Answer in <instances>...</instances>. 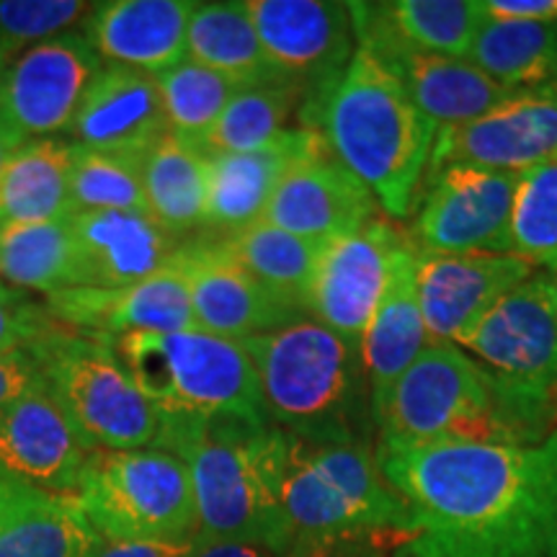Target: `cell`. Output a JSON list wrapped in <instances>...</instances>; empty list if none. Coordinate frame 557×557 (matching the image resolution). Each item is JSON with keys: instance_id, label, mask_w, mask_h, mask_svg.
<instances>
[{"instance_id": "cell-46", "label": "cell", "mask_w": 557, "mask_h": 557, "mask_svg": "<svg viewBox=\"0 0 557 557\" xmlns=\"http://www.w3.org/2000/svg\"><path fill=\"white\" fill-rule=\"evenodd\" d=\"M45 493H34L29 487H21V485H13L9 480L0 478V527L5 524V521H11L16 513L24 511V508H29L34 500H39Z\"/></svg>"}, {"instance_id": "cell-23", "label": "cell", "mask_w": 557, "mask_h": 557, "mask_svg": "<svg viewBox=\"0 0 557 557\" xmlns=\"http://www.w3.org/2000/svg\"><path fill=\"white\" fill-rule=\"evenodd\" d=\"M191 0H111L94 3L83 37L109 65L160 75L186 60Z\"/></svg>"}, {"instance_id": "cell-37", "label": "cell", "mask_w": 557, "mask_h": 557, "mask_svg": "<svg viewBox=\"0 0 557 557\" xmlns=\"http://www.w3.org/2000/svg\"><path fill=\"white\" fill-rule=\"evenodd\" d=\"M145 156L88 150L75 145L70 171L73 212H148L143 184Z\"/></svg>"}, {"instance_id": "cell-25", "label": "cell", "mask_w": 557, "mask_h": 557, "mask_svg": "<svg viewBox=\"0 0 557 557\" xmlns=\"http://www.w3.org/2000/svg\"><path fill=\"white\" fill-rule=\"evenodd\" d=\"M70 225L88 287H124L163 274L186 243L148 212H73Z\"/></svg>"}, {"instance_id": "cell-41", "label": "cell", "mask_w": 557, "mask_h": 557, "mask_svg": "<svg viewBox=\"0 0 557 557\" xmlns=\"http://www.w3.org/2000/svg\"><path fill=\"white\" fill-rule=\"evenodd\" d=\"M39 380V359L34 346L16 348L0 357V410Z\"/></svg>"}, {"instance_id": "cell-29", "label": "cell", "mask_w": 557, "mask_h": 557, "mask_svg": "<svg viewBox=\"0 0 557 557\" xmlns=\"http://www.w3.org/2000/svg\"><path fill=\"white\" fill-rule=\"evenodd\" d=\"M0 282L45 297L88 287L70 218L0 225Z\"/></svg>"}, {"instance_id": "cell-45", "label": "cell", "mask_w": 557, "mask_h": 557, "mask_svg": "<svg viewBox=\"0 0 557 557\" xmlns=\"http://www.w3.org/2000/svg\"><path fill=\"white\" fill-rule=\"evenodd\" d=\"M189 557H282L267 545L243 540H194V553Z\"/></svg>"}, {"instance_id": "cell-49", "label": "cell", "mask_w": 557, "mask_h": 557, "mask_svg": "<svg viewBox=\"0 0 557 557\" xmlns=\"http://www.w3.org/2000/svg\"><path fill=\"white\" fill-rule=\"evenodd\" d=\"M549 274H553V282H555V289H557V269L549 271ZM555 406H557V393H555Z\"/></svg>"}, {"instance_id": "cell-35", "label": "cell", "mask_w": 557, "mask_h": 557, "mask_svg": "<svg viewBox=\"0 0 557 557\" xmlns=\"http://www.w3.org/2000/svg\"><path fill=\"white\" fill-rule=\"evenodd\" d=\"M96 542L75 496H41L0 527V557H88Z\"/></svg>"}, {"instance_id": "cell-43", "label": "cell", "mask_w": 557, "mask_h": 557, "mask_svg": "<svg viewBox=\"0 0 557 557\" xmlns=\"http://www.w3.org/2000/svg\"><path fill=\"white\" fill-rule=\"evenodd\" d=\"M194 542H124L99 537L88 557H189Z\"/></svg>"}, {"instance_id": "cell-47", "label": "cell", "mask_w": 557, "mask_h": 557, "mask_svg": "<svg viewBox=\"0 0 557 557\" xmlns=\"http://www.w3.org/2000/svg\"><path fill=\"white\" fill-rule=\"evenodd\" d=\"M24 143H26L24 135H18L16 129L9 127V124L0 120V171L5 169V163L13 158V152H16Z\"/></svg>"}, {"instance_id": "cell-31", "label": "cell", "mask_w": 557, "mask_h": 557, "mask_svg": "<svg viewBox=\"0 0 557 557\" xmlns=\"http://www.w3.org/2000/svg\"><path fill=\"white\" fill-rule=\"evenodd\" d=\"M186 60L243 83H284L269 65L246 0L197 3L186 34Z\"/></svg>"}, {"instance_id": "cell-30", "label": "cell", "mask_w": 557, "mask_h": 557, "mask_svg": "<svg viewBox=\"0 0 557 557\" xmlns=\"http://www.w3.org/2000/svg\"><path fill=\"white\" fill-rule=\"evenodd\" d=\"M148 214L171 233L186 235L207 225L209 158L171 132L148 150L143 163Z\"/></svg>"}, {"instance_id": "cell-10", "label": "cell", "mask_w": 557, "mask_h": 557, "mask_svg": "<svg viewBox=\"0 0 557 557\" xmlns=\"http://www.w3.org/2000/svg\"><path fill=\"white\" fill-rule=\"evenodd\" d=\"M455 346L508 385L555 400L557 289L553 274L534 271L465 331Z\"/></svg>"}, {"instance_id": "cell-14", "label": "cell", "mask_w": 557, "mask_h": 557, "mask_svg": "<svg viewBox=\"0 0 557 557\" xmlns=\"http://www.w3.org/2000/svg\"><path fill=\"white\" fill-rule=\"evenodd\" d=\"M406 248V233L382 218L325 243L305 299L308 315L359 344Z\"/></svg>"}, {"instance_id": "cell-36", "label": "cell", "mask_w": 557, "mask_h": 557, "mask_svg": "<svg viewBox=\"0 0 557 557\" xmlns=\"http://www.w3.org/2000/svg\"><path fill=\"white\" fill-rule=\"evenodd\" d=\"M156 78L165 120H169V132L191 145H199L201 137L220 120L227 103L243 88H248L191 60L178 62L176 67L165 70Z\"/></svg>"}, {"instance_id": "cell-34", "label": "cell", "mask_w": 557, "mask_h": 557, "mask_svg": "<svg viewBox=\"0 0 557 557\" xmlns=\"http://www.w3.org/2000/svg\"><path fill=\"white\" fill-rule=\"evenodd\" d=\"M305 107L302 90L289 83H263L243 88L227 103L220 120L201 137L197 148L207 158L238 156L267 148L287 132V122Z\"/></svg>"}, {"instance_id": "cell-20", "label": "cell", "mask_w": 557, "mask_h": 557, "mask_svg": "<svg viewBox=\"0 0 557 557\" xmlns=\"http://www.w3.org/2000/svg\"><path fill=\"white\" fill-rule=\"evenodd\" d=\"M372 191L333 156L329 143L297 163L271 197L263 220L299 238L331 243L377 218Z\"/></svg>"}, {"instance_id": "cell-16", "label": "cell", "mask_w": 557, "mask_h": 557, "mask_svg": "<svg viewBox=\"0 0 557 557\" xmlns=\"http://www.w3.org/2000/svg\"><path fill=\"white\" fill-rule=\"evenodd\" d=\"M173 269L189 287L197 329L212 336L246 341L308 318L299 305L250 276L220 238H186Z\"/></svg>"}, {"instance_id": "cell-22", "label": "cell", "mask_w": 557, "mask_h": 557, "mask_svg": "<svg viewBox=\"0 0 557 557\" xmlns=\"http://www.w3.org/2000/svg\"><path fill=\"white\" fill-rule=\"evenodd\" d=\"M70 139L88 150L139 152L169 135L156 75L103 62L67 129Z\"/></svg>"}, {"instance_id": "cell-1", "label": "cell", "mask_w": 557, "mask_h": 557, "mask_svg": "<svg viewBox=\"0 0 557 557\" xmlns=\"http://www.w3.org/2000/svg\"><path fill=\"white\" fill-rule=\"evenodd\" d=\"M408 524L387 557H557V429L534 444L374 447Z\"/></svg>"}, {"instance_id": "cell-11", "label": "cell", "mask_w": 557, "mask_h": 557, "mask_svg": "<svg viewBox=\"0 0 557 557\" xmlns=\"http://www.w3.org/2000/svg\"><path fill=\"white\" fill-rule=\"evenodd\" d=\"M521 173L447 165L423 178L406 238L429 253H506Z\"/></svg>"}, {"instance_id": "cell-13", "label": "cell", "mask_w": 557, "mask_h": 557, "mask_svg": "<svg viewBox=\"0 0 557 557\" xmlns=\"http://www.w3.org/2000/svg\"><path fill=\"white\" fill-rule=\"evenodd\" d=\"M557 160V81L513 90L478 120L436 132L429 173L447 165L527 173Z\"/></svg>"}, {"instance_id": "cell-26", "label": "cell", "mask_w": 557, "mask_h": 557, "mask_svg": "<svg viewBox=\"0 0 557 557\" xmlns=\"http://www.w3.org/2000/svg\"><path fill=\"white\" fill-rule=\"evenodd\" d=\"M354 32H374L410 50L468 58L472 39L483 26L475 0H385V3H348Z\"/></svg>"}, {"instance_id": "cell-7", "label": "cell", "mask_w": 557, "mask_h": 557, "mask_svg": "<svg viewBox=\"0 0 557 557\" xmlns=\"http://www.w3.org/2000/svg\"><path fill=\"white\" fill-rule=\"evenodd\" d=\"M282 508L299 540L369 537L382 549L408 524L367 444H312L284 434Z\"/></svg>"}, {"instance_id": "cell-19", "label": "cell", "mask_w": 557, "mask_h": 557, "mask_svg": "<svg viewBox=\"0 0 557 557\" xmlns=\"http://www.w3.org/2000/svg\"><path fill=\"white\" fill-rule=\"evenodd\" d=\"M62 329L114 341L129 333L194 331L189 287L176 269L124 287H78L41 299Z\"/></svg>"}, {"instance_id": "cell-27", "label": "cell", "mask_w": 557, "mask_h": 557, "mask_svg": "<svg viewBox=\"0 0 557 557\" xmlns=\"http://www.w3.org/2000/svg\"><path fill=\"white\" fill-rule=\"evenodd\" d=\"M359 346L369 387H372V406L429 346L426 323H423L413 282V248H410V243L395 263L385 295H382L377 310L369 320Z\"/></svg>"}, {"instance_id": "cell-48", "label": "cell", "mask_w": 557, "mask_h": 557, "mask_svg": "<svg viewBox=\"0 0 557 557\" xmlns=\"http://www.w3.org/2000/svg\"><path fill=\"white\" fill-rule=\"evenodd\" d=\"M13 60H16V54H11L3 45H0V96H3L5 78H9V70L13 65Z\"/></svg>"}, {"instance_id": "cell-2", "label": "cell", "mask_w": 557, "mask_h": 557, "mask_svg": "<svg viewBox=\"0 0 557 557\" xmlns=\"http://www.w3.org/2000/svg\"><path fill=\"white\" fill-rule=\"evenodd\" d=\"M555 421V400L508 385L455 344H429L374 400V447L534 444L553 434Z\"/></svg>"}, {"instance_id": "cell-9", "label": "cell", "mask_w": 557, "mask_h": 557, "mask_svg": "<svg viewBox=\"0 0 557 557\" xmlns=\"http://www.w3.org/2000/svg\"><path fill=\"white\" fill-rule=\"evenodd\" d=\"M75 498L103 540H197L191 472L173 451L156 447L90 451Z\"/></svg>"}, {"instance_id": "cell-39", "label": "cell", "mask_w": 557, "mask_h": 557, "mask_svg": "<svg viewBox=\"0 0 557 557\" xmlns=\"http://www.w3.org/2000/svg\"><path fill=\"white\" fill-rule=\"evenodd\" d=\"M94 3L81 0H0V45L11 54L65 34L86 18Z\"/></svg>"}, {"instance_id": "cell-40", "label": "cell", "mask_w": 557, "mask_h": 557, "mask_svg": "<svg viewBox=\"0 0 557 557\" xmlns=\"http://www.w3.org/2000/svg\"><path fill=\"white\" fill-rule=\"evenodd\" d=\"M54 320L45 302H37L29 292L0 282V357L34 344L54 329Z\"/></svg>"}, {"instance_id": "cell-32", "label": "cell", "mask_w": 557, "mask_h": 557, "mask_svg": "<svg viewBox=\"0 0 557 557\" xmlns=\"http://www.w3.org/2000/svg\"><path fill=\"white\" fill-rule=\"evenodd\" d=\"M487 78L508 90L537 88L557 81V18L493 21L485 18L468 58Z\"/></svg>"}, {"instance_id": "cell-21", "label": "cell", "mask_w": 557, "mask_h": 557, "mask_svg": "<svg viewBox=\"0 0 557 557\" xmlns=\"http://www.w3.org/2000/svg\"><path fill=\"white\" fill-rule=\"evenodd\" d=\"M354 37L357 47L374 54L398 78L410 101L438 129L478 120L513 94L487 78L470 60L410 50L400 41L374 32H354Z\"/></svg>"}, {"instance_id": "cell-6", "label": "cell", "mask_w": 557, "mask_h": 557, "mask_svg": "<svg viewBox=\"0 0 557 557\" xmlns=\"http://www.w3.org/2000/svg\"><path fill=\"white\" fill-rule=\"evenodd\" d=\"M181 459L191 472L199 542L243 540L287 553L292 534L282 508V429L253 418H220Z\"/></svg>"}, {"instance_id": "cell-42", "label": "cell", "mask_w": 557, "mask_h": 557, "mask_svg": "<svg viewBox=\"0 0 557 557\" xmlns=\"http://www.w3.org/2000/svg\"><path fill=\"white\" fill-rule=\"evenodd\" d=\"M282 557H387V555L377 540L323 537V540H299Z\"/></svg>"}, {"instance_id": "cell-5", "label": "cell", "mask_w": 557, "mask_h": 557, "mask_svg": "<svg viewBox=\"0 0 557 557\" xmlns=\"http://www.w3.org/2000/svg\"><path fill=\"white\" fill-rule=\"evenodd\" d=\"M109 344L156 410V449L181 457L220 418L269 421L259 374L240 341L194 329L129 333Z\"/></svg>"}, {"instance_id": "cell-33", "label": "cell", "mask_w": 557, "mask_h": 557, "mask_svg": "<svg viewBox=\"0 0 557 557\" xmlns=\"http://www.w3.org/2000/svg\"><path fill=\"white\" fill-rule=\"evenodd\" d=\"M218 238L222 248L250 276L259 278L263 287L305 310V299H308L325 243L299 238L295 233L269 225L267 220L235 230V233L218 235Z\"/></svg>"}, {"instance_id": "cell-28", "label": "cell", "mask_w": 557, "mask_h": 557, "mask_svg": "<svg viewBox=\"0 0 557 557\" xmlns=\"http://www.w3.org/2000/svg\"><path fill=\"white\" fill-rule=\"evenodd\" d=\"M73 156V139H26L0 171V225L70 218L73 214V199H70Z\"/></svg>"}, {"instance_id": "cell-8", "label": "cell", "mask_w": 557, "mask_h": 557, "mask_svg": "<svg viewBox=\"0 0 557 557\" xmlns=\"http://www.w3.org/2000/svg\"><path fill=\"white\" fill-rule=\"evenodd\" d=\"M32 346L41 382L90 451L156 447V410L109 341L54 325Z\"/></svg>"}, {"instance_id": "cell-38", "label": "cell", "mask_w": 557, "mask_h": 557, "mask_svg": "<svg viewBox=\"0 0 557 557\" xmlns=\"http://www.w3.org/2000/svg\"><path fill=\"white\" fill-rule=\"evenodd\" d=\"M506 253L540 271L557 269V160L521 173Z\"/></svg>"}, {"instance_id": "cell-3", "label": "cell", "mask_w": 557, "mask_h": 557, "mask_svg": "<svg viewBox=\"0 0 557 557\" xmlns=\"http://www.w3.org/2000/svg\"><path fill=\"white\" fill-rule=\"evenodd\" d=\"M299 116L372 191L385 218H410L438 127L374 54L357 47L341 78Z\"/></svg>"}, {"instance_id": "cell-4", "label": "cell", "mask_w": 557, "mask_h": 557, "mask_svg": "<svg viewBox=\"0 0 557 557\" xmlns=\"http://www.w3.org/2000/svg\"><path fill=\"white\" fill-rule=\"evenodd\" d=\"M240 344L259 374L271 426L312 444L374 447L372 387L357 341L308 315Z\"/></svg>"}, {"instance_id": "cell-17", "label": "cell", "mask_w": 557, "mask_h": 557, "mask_svg": "<svg viewBox=\"0 0 557 557\" xmlns=\"http://www.w3.org/2000/svg\"><path fill=\"white\" fill-rule=\"evenodd\" d=\"M90 449L41 377L0 410V478L45 496H78Z\"/></svg>"}, {"instance_id": "cell-15", "label": "cell", "mask_w": 557, "mask_h": 557, "mask_svg": "<svg viewBox=\"0 0 557 557\" xmlns=\"http://www.w3.org/2000/svg\"><path fill=\"white\" fill-rule=\"evenodd\" d=\"M103 60L83 34L65 32L21 52L9 70L0 120L26 139L67 135Z\"/></svg>"}, {"instance_id": "cell-44", "label": "cell", "mask_w": 557, "mask_h": 557, "mask_svg": "<svg viewBox=\"0 0 557 557\" xmlns=\"http://www.w3.org/2000/svg\"><path fill=\"white\" fill-rule=\"evenodd\" d=\"M480 11L493 21H553L557 0H483Z\"/></svg>"}, {"instance_id": "cell-18", "label": "cell", "mask_w": 557, "mask_h": 557, "mask_svg": "<svg viewBox=\"0 0 557 557\" xmlns=\"http://www.w3.org/2000/svg\"><path fill=\"white\" fill-rule=\"evenodd\" d=\"M534 271L532 263L511 253H429L413 248V282L429 344H457Z\"/></svg>"}, {"instance_id": "cell-24", "label": "cell", "mask_w": 557, "mask_h": 557, "mask_svg": "<svg viewBox=\"0 0 557 557\" xmlns=\"http://www.w3.org/2000/svg\"><path fill=\"white\" fill-rule=\"evenodd\" d=\"M323 145L325 139L318 129L295 127L267 148L209 158L205 230L225 235L261 222L284 176Z\"/></svg>"}, {"instance_id": "cell-12", "label": "cell", "mask_w": 557, "mask_h": 557, "mask_svg": "<svg viewBox=\"0 0 557 557\" xmlns=\"http://www.w3.org/2000/svg\"><path fill=\"white\" fill-rule=\"evenodd\" d=\"M274 73L318 103L357 52L348 3L329 0H246ZM299 111V114H302Z\"/></svg>"}]
</instances>
